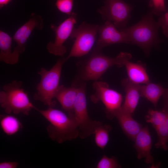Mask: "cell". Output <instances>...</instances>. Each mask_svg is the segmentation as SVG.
I'll list each match as a JSON object with an SVG mask.
<instances>
[{
  "label": "cell",
  "mask_w": 168,
  "mask_h": 168,
  "mask_svg": "<svg viewBox=\"0 0 168 168\" xmlns=\"http://www.w3.org/2000/svg\"><path fill=\"white\" fill-rule=\"evenodd\" d=\"M153 14L150 10L137 23L122 29L126 35L129 44L139 46L147 56L151 49L157 47L161 41L158 35L160 26L155 20Z\"/></svg>",
  "instance_id": "6da1fadb"
},
{
  "label": "cell",
  "mask_w": 168,
  "mask_h": 168,
  "mask_svg": "<svg viewBox=\"0 0 168 168\" xmlns=\"http://www.w3.org/2000/svg\"><path fill=\"white\" fill-rule=\"evenodd\" d=\"M49 123L47 131L49 138L59 143L74 139L79 136V130L73 117L52 107L45 110L36 108Z\"/></svg>",
  "instance_id": "7a4b0ae2"
},
{
  "label": "cell",
  "mask_w": 168,
  "mask_h": 168,
  "mask_svg": "<svg viewBox=\"0 0 168 168\" xmlns=\"http://www.w3.org/2000/svg\"><path fill=\"white\" fill-rule=\"evenodd\" d=\"M22 82L14 80L4 85L0 92V105L7 114L28 115L36 107L22 88Z\"/></svg>",
  "instance_id": "3957f363"
},
{
  "label": "cell",
  "mask_w": 168,
  "mask_h": 168,
  "mask_svg": "<svg viewBox=\"0 0 168 168\" xmlns=\"http://www.w3.org/2000/svg\"><path fill=\"white\" fill-rule=\"evenodd\" d=\"M64 62V58L59 59L49 70L42 68L38 72L41 79L34 97L49 107H53L54 105L53 100L59 86L62 66Z\"/></svg>",
  "instance_id": "277c9868"
},
{
  "label": "cell",
  "mask_w": 168,
  "mask_h": 168,
  "mask_svg": "<svg viewBox=\"0 0 168 168\" xmlns=\"http://www.w3.org/2000/svg\"><path fill=\"white\" fill-rule=\"evenodd\" d=\"M99 26L84 21L73 28L70 36L74 39V42L69 54L64 58L65 62L71 57H79L89 53L94 44Z\"/></svg>",
  "instance_id": "5b68a950"
},
{
  "label": "cell",
  "mask_w": 168,
  "mask_h": 168,
  "mask_svg": "<svg viewBox=\"0 0 168 168\" xmlns=\"http://www.w3.org/2000/svg\"><path fill=\"white\" fill-rule=\"evenodd\" d=\"M73 114L79 130V136L82 139L94 134L95 128L102 122L92 120L89 116L84 84L78 87L77 95L73 107Z\"/></svg>",
  "instance_id": "8992f818"
},
{
  "label": "cell",
  "mask_w": 168,
  "mask_h": 168,
  "mask_svg": "<svg viewBox=\"0 0 168 168\" xmlns=\"http://www.w3.org/2000/svg\"><path fill=\"white\" fill-rule=\"evenodd\" d=\"M95 51L86 61L82 75L85 80H96L109 68L116 65L121 67L123 66L122 59L119 54L115 58H111Z\"/></svg>",
  "instance_id": "52a82bcc"
},
{
  "label": "cell",
  "mask_w": 168,
  "mask_h": 168,
  "mask_svg": "<svg viewBox=\"0 0 168 168\" xmlns=\"http://www.w3.org/2000/svg\"><path fill=\"white\" fill-rule=\"evenodd\" d=\"M98 12L102 18L113 23L119 30L125 27L130 17L132 7L122 0H105Z\"/></svg>",
  "instance_id": "ba28073f"
},
{
  "label": "cell",
  "mask_w": 168,
  "mask_h": 168,
  "mask_svg": "<svg viewBox=\"0 0 168 168\" xmlns=\"http://www.w3.org/2000/svg\"><path fill=\"white\" fill-rule=\"evenodd\" d=\"M93 86L95 93L91 97L92 101L94 103L101 101L105 107L107 118L112 119L122 106V96L110 88L108 84L105 82L96 81L94 83Z\"/></svg>",
  "instance_id": "9c48e42d"
},
{
  "label": "cell",
  "mask_w": 168,
  "mask_h": 168,
  "mask_svg": "<svg viewBox=\"0 0 168 168\" xmlns=\"http://www.w3.org/2000/svg\"><path fill=\"white\" fill-rule=\"evenodd\" d=\"M77 14L72 12L70 16L61 23L58 26L51 25V28L55 33L54 42H49L46 45V48L50 54L58 56H63L67 49L63 44L70 36L76 22Z\"/></svg>",
  "instance_id": "30bf717a"
},
{
  "label": "cell",
  "mask_w": 168,
  "mask_h": 168,
  "mask_svg": "<svg viewBox=\"0 0 168 168\" xmlns=\"http://www.w3.org/2000/svg\"><path fill=\"white\" fill-rule=\"evenodd\" d=\"M98 31L99 37L95 50L100 51L104 47L115 44H128V41L124 31L118 30L111 21H107L99 26Z\"/></svg>",
  "instance_id": "8fae6325"
},
{
  "label": "cell",
  "mask_w": 168,
  "mask_h": 168,
  "mask_svg": "<svg viewBox=\"0 0 168 168\" xmlns=\"http://www.w3.org/2000/svg\"><path fill=\"white\" fill-rule=\"evenodd\" d=\"M134 147L137 153V158L140 160L145 158V162L148 164L153 162V158L150 154L152 145V141L147 126L142 127L136 136Z\"/></svg>",
  "instance_id": "7c38bea8"
},
{
  "label": "cell",
  "mask_w": 168,
  "mask_h": 168,
  "mask_svg": "<svg viewBox=\"0 0 168 168\" xmlns=\"http://www.w3.org/2000/svg\"><path fill=\"white\" fill-rule=\"evenodd\" d=\"M124 134L129 139L134 140L142 128L141 125L135 120L132 114L122 106L115 115Z\"/></svg>",
  "instance_id": "4fadbf2b"
},
{
  "label": "cell",
  "mask_w": 168,
  "mask_h": 168,
  "mask_svg": "<svg viewBox=\"0 0 168 168\" xmlns=\"http://www.w3.org/2000/svg\"><path fill=\"white\" fill-rule=\"evenodd\" d=\"M78 93V87H66L59 86L56 91L55 98L59 102L62 108L74 117L73 107Z\"/></svg>",
  "instance_id": "5bb4252c"
},
{
  "label": "cell",
  "mask_w": 168,
  "mask_h": 168,
  "mask_svg": "<svg viewBox=\"0 0 168 168\" xmlns=\"http://www.w3.org/2000/svg\"><path fill=\"white\" fill-rule=\"evenodd\" d=\"M122 85L126 93L124 101L122 106L132 114L140 96L139 92L140 84L134 83L128 78H125L122 80Z\"/></svg>",
  "instance_id": "9a60e30c"
},
{
  "label": "cell",
  "mask_w": 168,
  "mask_h": 168,
  "mask_svg": "<svg viewBox=\"0 0 168 168\" xmlns=\"http://www.w3.org/2000/svg\"><path fill=\"white\" fill-rule=\"evenodd\" d=\"M126 61L124 63L128 79L132 82L138 84H146L150 82L145 67L142 63H133Z\"/></svg>",
  "instance_id": "2e32d148"
},
{
  "label": "cell",
  "mask_w": 168,
  "mask_h": 168,
  "mask_svg": "<svg viewBox=\"0 0 168 168\" xmlns=\"http://www.w3.org/2000/svg\"><path fill=\"white\" fill-rule=\"evenodd\" d=\"M12 38L7 33L0 31V60L8 64H14L18 60L11 51Z\"/></svg>",
  "instance_id": "e0dca14e"
},
{
  "label": "cell",
  "mask_w": 168,
  "mask_h": 168,
  "mask_svg": "<svg viewBox=\"0 0 168 168\" xmlns=\"http://www.w3.org/2000/svg\"><path fill=\"white\" fill-rule=\"evenodd\" d=\"M166 89L160 84L150 82L140 85V96L152 103L156 107L159 98L163 95Z\"/></svg>",
  "instance_id": "ac0fdd59"
},
{
  "label": "cell",
  "mask_w": 168,
  "mask_h": 168,
  "mask_svg": "<svg viewBox=\"0 0 168 168\" xmlns=\"http://www.w3.org/2000/svg\"><path fill=\"white\" fill-rule=\"evenodd\" d=\"M10 114L0 115V125L1 129L8 136L16 134L22 128V124L19 120L15 116Z\"/></svg>",
  "instance_id": "d6986e66"
},
{
  "label": "cell",
  "mask_w": 168,
  "mask_h": 168,
  "mask_svg": "<svg viewBox=\"0 0 168 168\" xmlns=\"http://www.w3.org/2000/svg\"><path fill=\"white\" fill-rule=\"evenodd\" d=\"M43 27V19L41 16L40 15L26 31L23 37L17 44L16 46L12 51L13 55L16 58L19 59L20 55L24 52L26 42L34 29L36 28L38 30H41Z\"/></svg>",
  "instance_id": "ffe728a7"
},
{
  "label": "cell",
  "mask_w": 168,
  "mask_h": 168,
  "mask_svg": "<svg viewBox=\"0 0 168 168\" xmlns=\"http://www.w3.org/2000/svg\"><path fill=\"white\" fill-rule=\"evenodd\" d=\"M111 129L110 125L104 124L102 122L95 129L94 134L96 144L102 149L105 148L108 142L109 133Z\"/></svg>",
  "instance_id": "44dd1931"
},
{
  "label": "cell",
  "mask_w": 168,
  "mask_h": 168,
  "mask_svg": "<svg viewBox=\"0 0 168 168\" xmlns=\"http://www.w3.org/2000/svg\"><path fill=\"white\" fill-rule=\"evenodd\" d=\"M168 115V112L162 110L161 111L149 109L145 116L146 122L151 124L156 129L165 121Z\"/></svg>",
  "instance_id": "7402d4cb"
},
{
  "label": "cell",
  "mask_w": 168,
  "mask_h": 168,
  "mask_svg": "<svg viewBox=\"0 0 168 168\" xmlns=\"http://www.w3.org/2000/svg\"><path fill=\"white\" fill-rule=\"evenodd\" d=\"M155 129L158 137V141L155 144V146L157 148L166 150L168 149V115L164 122Z\"/></svg>",
  "instance_id": "603a6c76"
},
{
  "label": "cell",
  "mask_w": 168,
  "mask_h": 168,
  "mask_svg": "<svg viewBox=\"0 0 168 168\" xmlns=\"http://www.w3.org/2000/svg\"><path fill=\"white\" fill-rule=\"evenodd\" d=\"M116 159L114 157L109 158L104 155L99 161L96 166V168H121Z\"/></svg>",
  "instance_id": "cb8c5ba5"
},
{
  "label": "cell",
  "mask_w": 168,
  "mask_h": 168,
  "mask_svg": "<svg viewBox=\"0 0 168 168\" xmlns=\"http://www.w3.org/2000/svg\"><path fill=\"white\" fill-rule=\"evenodd\" d=\"M149 6L154 14L161 16L166 12L165 0H150Z\"/></svg>",
  "instance_id": "d4e9b609"
},
{
  "label": "cell",
  "mask_w": 168,
  "mask_h": 168,
  "mask_svg": "<svg viewBox=\"0 0 168 168\" xmlns=\"http://www.w3.org/2000/svg\"><path fill=\"white\" fill-rule=\"evenodd\" d=\"M74 0H56L55 5L60 12L70 15Z\"/></svg>",
  "instance_id": "484cf974"
},
{
  "label": "cell",
  "mask_w": 168,
  "mask_h": 168,
  "mask_svg": "<svg viewBox=\"0 0 168 168\" xmlns=\"http://www.w3.org/2000/svg\"><path fill=\"white\" fill-rule=\"evenodd\" d=\"M165 35L168 38V10L160 16L157 21Z\"/></svg>",
  "instance_id": "4316f807"
},
{
  "label": "cell",
  "mask_w": 168,
  "mask_h": 168,
  "mask_svg": "<svg viewBox=\"0 0 168 168\" xmlns=\"http://www.w3.org/2000/svg\"><path fill=\"white\" fill-rule=\"evenodd\" d=\"M18 165L16 161H3L0 163V168H16Z\"/></svg>",
  "instance_id": "83f0119b"
},
{
  "label": "cell",
  "mask_w": 168,
  "mask_h": 168,
  "mask_svg": "<svg viewBox=\"0 0 168 168\" xmlns=\"http://www.w3.org/2000/svg\"><path fill=\"white\" fill-rule=\"evenodd\" d=\"M164 108L163 110L168 112V88L166 89L163 95Z\"/></svg>",
  "instance_id": "f1b7e54d"
},
{
  "label": "cell",
  "mask_w": 168,
  "mask_h": 168,
  "mask_svg": "<svg viewBox=\"0 0 168 168\" xmlns=\"http://www.w3.org/2000/svg\"><path fill=\"white\" fill-rule=\"evenodd\" d=\"M11 1V0H0V7L2 8L7 5Z\"/></svg>",
  "instance_id": "f546056e"
}]
</instances>
